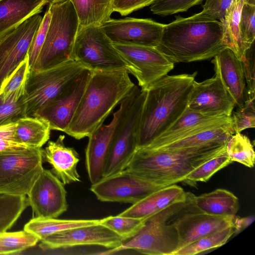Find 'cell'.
<instances>
[{
  "instance_id": "obj_1",
  "label": "cell",
  "mask_w": 255,
  "mask_h": 255,
  "mask_svg": "<svg viewBox=\"0 0 255 255\" xmlns=\"http://www.w3.org/2000/svg\"><path fill=\"white\" fill-rule=\"evenodd\" d=\"M156 48L175 63L210 59L228 47L223 23L201 11L165 24Z\"/></svg>"
},
{
  "instance_id": "obj_2",
  "label": "cell",
  "mask_w": 255,
  "mask_h": 255,
  "mask_svg": "<svg viewBox=\"0 0 255 255\" xmlns=\"http://www.w3.org/2000/svg\"><path fill=\"white\" fill-rule=\"evenodd\" d=\"M129 74L126 69L93 71L64 132L80 139L89 137L103 125L134 86Z\"/></svg>"
},
{
  "instance_id": "obj_3",
  "label": "cell",
  "mask_w": 255,
  "mask_h": 255,
  "mask_svg": "<svg viewBox=\"0 0 255 255\" xmlns=\"http://www.w3.org/2000/svg\"><path fill=\"white\" fill-rule=\"evenodd\" d=\"M197 72L166 75L145 89L137 149L149 144L168 128L188 107L193 83Z\"/></svg>"
},
{
  "instance_id": "obj_4",
  "label": "cell",
  "mask_w": 255,
  "mask_h": 255,
  "mask_svg": "<svg viewBox=\"0 0 255 255\" xmlns=\"http://www.w3.org/2000/svg\"><path fill=\"white\" fill-rule=\"evenodd\" d=\"M224 143L169 149H137L126 168L163 187L183 182L195 168L220 153Z\"/></svg>"
},
{
  "instance_id": "obj_5",
  "label": "cell",
  "mask_w": 255,
  "mask_h": 255,
  "mask_svg": "<svg viewBox=\"0 0 255 255\" xmlns=\"http://www.w3.org/2000/svg\"><path fill=\"white\" fill-rule=\"evenodd\" d=\"M146 90L134 85L120 103L121 112L112 134L103 177L125 169L137 149L140 119Z\"/></svg>"
},
{
  "instance_id": "obj_6",
  "label": "cell",
  "mask_w": 255,
  "mask_h": 255,
  "mask_svg": "<svg viewBox=\"0 0 255 255\" xmlns=\"http://www.w3.org/2000/svg\"><path fill=\"white\" fill-rule=\"evenodd\" d=\"M51 19L37 58L30 68L36 71L74 60L73 49L80 28L76 10L70 0L50 2Z\"/></svg>"
},
{
  "instance_id": "obj_7",
  "label": "cell",
  "mask_w": 255,
  "mask_h": 255,
  "mask_svg": "<svg viewBox=\"0 0 255 255\" xmlns=\"http://www.w3.org/2000/svg\"><path fill=\"white\" fill-rule=\"evenodd\" d=\"M188 201L172 205L146 218L138 232L119 247L109 249L101 255H112L127 250L148 255H172L178 249V237L173 224L167 222L182 211Z\"/></svg>"
},
{
  "instance_id": "obj_8",
  "label": "cell",
  "mask_w": 255,
  "mask_h": 255,
  "mask_svg": "<svg viewBox=\"0 0 255 255\" xmlns=\"http://www.w3.org/2000/svg\"><path fill=\"white\" fill-rule=\"evenodd\" d=\"M43 149L15 147L0 151V193L27 196L43 169Z\"/></svg>"
},
{
  "instance_id": "obj_9",
  "label": "cell",
  "mask_w": 255,
  "mask_h": 255,
  "mask_svg": "<svg viewBox=\"0 0 255 255\" xmlns=\"http://www.w3.org/2000/svg\"><path fill=\"white\" fill-rule=\"evenodd\" d=\"M86 68L70 60L52 68L36 71L32 69L22 96L26 117H34L39 110L74 80Z\"/></svg>"
},
{
  "instance_id": "obj_10",
  "label": "cell",
  "mask_w": 255,
  "mask_h": 255,
  "mask_svg": "<svg viewBox=\"0 0 255 255\" xmlns=\"http://www.w3.org/2000/svg\"><path fill=\"white\" fill-rule=\"evenodd\" d=\"M74 60L95 71L128 70V65L100 25L80 27L73 49Z\"/></svg>"
},
{
  "instance_id": "obj_11",
  "label": "cell",
  "mask_w": 255,
  "mask_h": 255,
  "mask_svg": "<svg viewBox=\"0 0 255 255\" xmlns=\"http://www.w3.org/2000/svg\"><path fill=\"white\" fill-rule=\"evenodd\" d=\"M161 188L126 168L103 177L90 189L101 201L133 204Z\"/></svg>"
},
{
  "instance_id": "obj_12",
  "label": "cell",
  "mask_w": 255,
  "mask_h": 255,
  "mask_svg": "<svg viewBox=\"0 0 255 255\" xmlns=\"http://www.w3.org/2000/svg\"><path fill=\"white\" fill-rule=\"evenodd\" d=\"M114 47L128 65V71L138 81L142 90L167 75L174 63L156 47L137 45L113 43Z\"/></svg>"
},
{
  "instance_id": "obj_13",
  "label": "cell",
  "mask_w": 255,
  "mask_h": 255,
  "mask_svg": "<svg viewBox=\"0 0 255 255\" xmlns=\"http://www.w3.org/2000/svg\"><path fill=\"white\" fill-rule=\"evenodd\" d=\"M93 71L85 68L71 82L48 101L35 116L45 119L51 130L65 132L77 109Z\"/></svg>"
},
{
  "instance_id": "obj_14",
  "label": "cell",
  "mask_w": 255,
  "mask_h": 255,
  "mask_svg": "<svg viewBox=\"0 0 255 255\" xmlns=\"http://www.w3.org/2000/svg\"><path fill=\"white\" fill-rule=\"evenodd\" d=\"M165 24L151 19L126 17L112 19L100 26L113 43L156 47Z\"/></svg>"
},
{
  "instance_id": "obj_15",
  "label": "cell",
  "mask_w": 255,
  "mask_h": 255,
  "mask_svg": "<svg viewBox=\"0 0 255 255\" xmlns=\"http://www.w3.org/2000/svg\"><path fill=\"white\" fill-rule=\"evenodd\" d=\"M27 196L35 217L57 218L67 210L64 185L51 170L43 168Z\"/></svg>"
},
{
  "instance_id": "obj_16",
  "label": "cell",
  "mask_w": 255,
  "mask_h": 255,
  "mask_svg": "<svg viewBox=\"0 0 255 255\" xmlns=\"http://www.w3.org/2000/svg\"><path fill=\"white\" fill-rule=\"evenodd\" d=\"M40 241V248L48 250L81 246H98L112 249L121 246L124 241L114 231L99 223L56 233Z\"/></svg>"
},
{
  "instance_id": "obj_17",
  "label": "cell",
  "mask_w": 255,
  "mask_h": 255,
  "mask_svg": "<svg viewBox=\"0 0 255 255\" xmlns=\"http://www.w3.org/2000/svg\"><path fill=\"white\" fill-rule=\"evenodd\" d=\"M236 103L219 75L201 82L195 80L188 107L209 117H231Z\"/></svg>"
},
{
  "instance_id": "obj_18",
  "label": "cell",
  "mask_w": 255,
  "mask_h": 255,
  "mask_svg": "<svg viewBox=\"0 0 255 255\" xmlns=\"http://www.w3.org/2000/svg\"><path fill=\"white\" fill-rule=\"evenodd\" d=\"M42 19L39 14L34 15L0 39V87L3 80L27 55Z\"/></svg>"
},
{
  "instance_id": "obj_19",
  "label": "cell",
  "mask_w": 255,
  "mask_h": 255,
  "mask_svg": "<svg viewBox=\"0 0 255 255\" xmlns=\"http://www.w3.org/2000/svg\"><path fill=\"white\" fill-rule=\"evenodd\" d=\"M187 209L172 223L178 234V250L235 223L236 216H214L197 211L190 206L189 201Z\"/></svg>"
},
{
  "instance_id": "obj_20",
  "label": "cell",
  "mask_w": 255,
  "mask_h": 255,
  "mask_svg": "<svg viewBox=\"0 0 255 255\" xmlns=\"http://www.w3.org/2000/svg\"><path fill=\"white\" fill-rule=\"evenodd\" d=\"M231 124V117H209L187 107L168 128L149 144L142 148L159 149L201 130Z\"/></svg>"
},
{
  "instance_id": "obj_21",
  "label": "cell",
  "mask_w": 255,
  "mask_h": 255,
  "mask_svg": "<svg viewBox=\"0 0 255 255\" xmlns=\"http://www.w3.org/2000/svg\"><path fill=\"white\" fill-rule=\"evenodd\" d=\"M121 112V107L114 113L112 120L103 125L88 137L85 150V163L89 179L92 184L102 177L113 131Z\"/></svg>"
},
{
  "instance_id": "obj_22",
  "label": "cell",
  "mask_w": 255,
  "mask_h": 255,
  "mask_svg": "<svg viewBox=\"0 0 255 255\" xmlns=\"http://www.w3.org/2000/svg\"><path fill=\"white\" fill-rule=\"evenodd\" d=\"M215 73L235 101L238 108L243 107L246 99V82L242 62L234 52L226 48L211 61Z\"/></svg>"
},
{
  "instance_id": "obj_23",
  "label": "cell",
  "mask_w": 255,
  "mask_h": 255,
  "mask_svg": "<svg viewBox=\"0 0 255 255\" xmlns=\"http://www.w3.org/2000/svg\"><path fill=\"white\" fill-rule=\"evenodd\" d=\"M64 138V135H60L56 141H48L43 149V158L51 165V172L65 185L80 181V176L77 169L79 155L74 148L65 146Z\"/></svg>"
},
{
  "instance_id": "obj_24",
  "label": "cell",
  "mask_w": 255,
  "mask_h": 255,
  "mask_svg": "<svg viewBox=\"0 0 255 255\" xmlns=\"http://www.w3.org/2000/svg\"><path fill=\"white\" fill-rule=\"evenodd\" d=\"M187 199V192L181 187L172 184L151 193L119 215L145 219L172 205L186 202Z\"/></svg>"
},
{
  "instance_id": "obj_25",
  "label": "cell",
  "mask_w": 255,
  "mask_h": 255,
  "mask_svg": "<svg viewBox=\"0 0 255 255\" xmlns=\"http://www.w3.org/2000/svg\"><path fill=\"white\" fill-rule=\"evenodd\" d=\"M187 198L193 209L214 216H235L240 207L238 198L224 189H217L197 196L187 192Z\"/></svg>"
},
{
  "instance_id": "obj_26",
  "label": "cell",
  "mask_w": 255,
  "mask_h": 255,
  "mask_svg": "<svg viewBox=\"0 0 255 255\" xmlns=\"http://www.w3.org/2000/svg\"><path fill=\"white\" fill-rule=\"evenodd\" d=\"M49 0H0V39L29 17L41 13Z\"/></svg>"
},
{
  "instance_id": "obj_27",
  "label": "cell",
  "mask_w": 255,
  "mask_h": 255,
  "mask_svg": "<svg viewBox=\"0 0 255 255\" xmlns=\"http://www.w3.org/2000/svg\"><path fill=\"white\" fill-rule=\"evenodd\" d=\"M49 123L40 117H25L15 123L14 137L16 141L27 147L41 148L49 140Z\"/></svg>"
},
{
  "instance_id": "obj_28",
  "label": "cell",
  "mask_w": 255,
  "mask_h": 255,
  "mask_svg": "<svg viewBox=\"0 0 255 255\" xmlns=\"http://www.w3.org/2000/svg\"><path fill=\"white\" fill-rule=\"evenodd\" d=\"M244 0H234L222 22L224 41L227 47L242 60L249 47L245 42L240 27V18Z\"/></svg>"
},
{
  "instance_id": "obj_29",
  "label": "cell",
  "mask_w": 255,
  "mask_h": 255,
  "mask_svg": "<svg viewBox=\"0 0 255 255\" xmlns=\"http://www.w3.org/2000/svg\"><path fill=\"white\" fill-rule=\"evenodd\" d=\"M100 223V219H57L34 217L27 223L24 230L38 237L40 241L52 234L67 230Z\"/></svg>"
},
{
  "instance_id": "obj_30",
  "label": "cell",
  "mask_w": 255,
  "mask_h": 255,
  "mask_svg": "<svg viewBox=\"0 0 255 255\" xmlns=\"http://www.w3.org/2000/svg\"><path fill=\"white\" fill-rule=\"evenodd\" d=\"M78 15L80 26L100 25L111 18L113 0H70Z\"/></svg>"
},
{
  "instance_id": "obj_31",
  "label": "cell",
  "mask_w": 255,
  "mask_h": 255,
  "mask_svg": "<svg viewBox=\"0 0 255 255\" xmlns=\"http://www.w3.org/2000/svg\"><path fill=\"white\" fill-rule=\"evenodd\" d=\"M234 133L231 124L217 126L201 130L157 149L192 147L215 143L226 144Z\"/></svg>"
},
{
  "instance_id": "obj_32",
  "label": "cell",
  "mask_w": 255,
  "mask_h": 255,
  "mask_svg": "<svg viewBox=\"0 0 255 255\" xmlns=\"http://www.w3.org/2000/svg\"><path fill=\"white\" fill-rule=\"evenodd\" d=\"M236 231L234 223L178 250L172 255H194L220 247L236 235Z\"/></svg>"
},
{
  "instance_id": "obj_33",
  "label": "cell",
  "mask_w": 255,
  "mask_h": 255,
  "mask_svg": "<svg viewBox=\"0 0 255 255\" xmlns=\"http://www.w3.org/2000/svg\"><path fill=\"white\" fill-rule=\"evenodd\" d=\"M28 206L27 196L0 193V233L9 230Z\"/></svg>"
},
{
  "instance_id": "obj_34",
  "label": "cell",
  "mask_w": 255,
  "mask_h": 255,
  "mask_svg": "<svg viewBox=\"0 0 255 255\" xmlns=\"http://www.w3.org/2000/svg\"><path fill=\"white\" fill-rule=\"evenodd\" d=\"M226 152L232 161H236L249 168L254 166L255 153L249 138L241 133L232 134L226 144Z\"/></svg>"
},
{
  "instance_id": "obj_35",
  "label": "cell",
  "mask_w": 255,
  "mask_h": 255,
  "mask_svg": "<svg viewBox=\"0 0 255 255\" xmlns=\"http://www.w3.org/2000/svg\"><path fill=\"white\" fill-rule=\"evenodd\" d=\"M40 241L33 233L23 231L0 233V246L3 255L16 254L33 247Z\"/></svg>"
},
{
  "instance_id": "obj_36",
  "label": "cell",
  "mask_w": 255,
  "mask_h": 255,
  "mask_svg": "<svg viewBox=\"0 0 255 255\" xmlns=\"http://www.w3.org/2000/svg\"><path fill=\"white\" fill-rule=\"evenodd\" d=\"M233 162L225 148L220 153L193 170L183 182L191 186L195 185L197 182H206L215 173Z\"/></svg>"
},
{
  "instance_id": "obj_37",
  "label": "cell",
  "mask_w": 255,
  "mask_h": 255,
  "mask_svg": "<svg viewBox=\"0 0 255 255\" xmlns=\"http://www.w3.org/2000/svg\"><path fill=\"white\" fill-rule=\"evenodd\" d=\"M24 93L23 91L15 92L5 100L0 96V126L16 123L19 119L26 117L22 98Z\"/></svg>"
},
{
  "instance_id": "obj_38",
  "label": "cell",
  "mask_w": 255,
  "mask_h": 255,
  "mask_svg": "<svg viewBox=\"0 0 255 255\" xmlns=\"http://www.w3.org/2000/svg\"><path fill=\"white\" fill-rule=\"evenodd\" d=\"M145 219L122 217L118 215L101 219L100 224L114 231L125 241L131 239L138 232Z\"/></svg>"
},
{
  "instance_id": "obj_39",
  "label": "cell",
  "mask_w": 255,
  "mask_h": 255,
  "mask_svg": "<svg viewBox=\"0 0 255 255\" xmlns=\"http://www.w3.org/2000/svg\"><path fill=\"white\" fill-rule=\"evenodd\" d=\"M28 55L2 82L0 87V96L5 100L15 92L25 91L26 82L30 72Z\"/></svg>"
},
{
  "instance_id": "obj_40",
  "label": "cell",
  "mask_w": 255,
  "mask_h": 255,
  "mask_svg": "<svg viewBox=\"0 0 255 255\" xmlns=\"http://www.w3.org/2000/svg\"><path fill=\"white\" fill-rule=\"evenodd\" d=\"M232 128L234 133H241L243 130L255 127V99H246L241 108L232 113Z\"/></svg>"
},
{
  "instance_id": "obj_41",
  "label": "cell",
  "mask_w": 255,
  "mask_h": 255,
  "mask_svg": "<svg viewBox=\"0 0 255 255\" xmlns=\"http://www.w3.org/2000/svg\"><path fill=\"white\" fill-rule=\"evenodd\" d=\"M204 0H155L150 5L153 13L166 16L186 11L191 7L202 3Z\"/></svg>"
},
{
  "instance_id": "obj_42",
  "label": "cell",
  "mask_w": 255,
  "mask_h": 255,
  "mask_svg": "<svg viewBox=\"0 0 255 255\" xmlns=\"http://www.w3.org/2000/svg\"><path fill=\"white\" fill-rule=\"evenodd\" d=\"M50 19L51 13L48 8L42 17L40 24L33 37L28 51L30 68L34 65L44 43Z\"/></svg>"
},
{
  "instance_id": "obj_43",
  "label": "cell",
  "mask_w": 255,
  "mask_h": 255,
  "mask_svg": "<svg viewBox=\"0 0 255 255\" xmlns=\"http://www.w3.org/2000/svg\"><path fill=\"white\" fill-rule=\"evenodd\" d=\"M240 27L245 42L251 47L255 39V4L244 3L241 14Z\"/></svg>"
},
{
  "instance_id": "obj_44",
  "label": "cell",
  "mask_w": 255,
  "mask_h": 255,
  "mask_svg": "<svg viewBox=\"0 0 255 255\" xmlns=\"http://www.w3.org/2000/svg\"><path fill=\"white\" fill-rule=\"evenodd\" d=\"M253 45L242 60L246 82V99H255V61Z\"/></svg>"
},
{
  "instance_id": "obj_45",
  "label": "cell",
  "mask_w": 255,
  "mask_h": 255,
  "mask_svg": "<svg viewBox=\"0 0 255 255\" xmlns=\"http://www.w3.org/2000/svg\"><path fill=\"white\" fill-rule=\"evenodd\" d=\"M234 0H206L201 12L222 22Z\"/></svg>"
},
{
  "instance_id": "obj_46",
  "label": "cell",
  "mask_w": 255,
  "mask_h": 255,
  "mask_svg": "<svg viewBox=\"0 0 255 255\" xmlns=\"http://www.w3.org/2000/svg\"><path fill=\"white\" fill-rule=\"evenodd\" d=\"M155 0H113L114 11L119 12L123 16L149 5Z\"/></svg>"
},
{
  "instance_id": "obj_47",
  "label": "cell",
  "mask_w": 255,
  "mask_h": 255,
  "mask_svg": "<svg viewBox=\"0 0 255 255\" xmlns=\"http://www.w3.org/2000/svg\"><path fill=\"white\" fill-rule=\"evenodd\" d=\"M15 123L0 126V151L8 148L27 147L17 142L14 132Z\"/></svg>"
},
{
  "instance_id": "obj_48",
  "label": "cell",
  "mask_w": 255,
  "mask_h": 255,
  "mask_svg": "<svg viewBox=\"0 0 255 255\" xmlns=\"http://www.w3.org/2000/svg\"><path fill=\"white\" fill-rule=\"evenodd\" d=\"M255 220V216H250L246 217H235V224L236 227L237 234L251 225Z\"/></svg>"
},
{
  "instance_id": "obj_49",
  "label": "cell",
  "mask_w": 255,
  "mask_h": 255,
  "mask_svg": "<svg viewBox=\"0 0 255 255\" xmlns=\"http://www.w3.org/2000/svg\"><path fill=\"white\" fill-rule=\"evenodd\" d=\"M244 3L255 4V0H244Z\"/></svg>"
},
{
  "instance_id": "obj_50",
  "label": "cell",
  "mask_w": 255,
  "mask_h": 255,
  "mask_svg": "<svg viewBox=\"0 0 255 255\" xmlns=\"http://www.w3.org/2000/svg\"><path fill=\"white\" fill-rule=\"evenodd\" d=\"M49 2H61L67 0H49Z\"/></svg>"
},
{
  "instance_id": "obj_51",
  "label": "cell",
  "mask_w": 255,
  "mask_h": 255,
  "mask_svg": "<svg viewBox=\"0 0 255 255\" xmlns=\"http://www.w3.org/2000/svg\"><path fill=\"white\" fill-rule=\"evenodd\" d=\"M0 255H3V252L1 247L0 246Z\"/></svg>"
}]
</instances>
